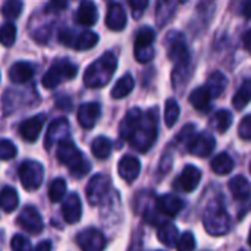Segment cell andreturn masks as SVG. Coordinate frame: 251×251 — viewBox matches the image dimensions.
I'll return each instance as SVG.
<instances>
[{
    "label": "cell",
    "mask_w": 251,
    "mask_h": 251,
    "mask_svg": "<svg viewBox=\"0 0 251 251\" xmlns=\"http://www.w3.org/2000/svg\"><path fill=\"white\" fill-rule=\"evenodd\" d=\"M210 125L218 129L221 134H224L226 129H229V126L232 125V113L229 110H218L213 118L210 119Z\"/></svg>",
    "instance_id": "32"
},
{
    "label": "cell",
    "mask_w": 251,
    "mask_h": 251,
    "mask_svg": "<svg viewBox=\"0 0 251 251\" xmlns=\"http://www.w3.org/2000/svg\"><path fill=\"white\" fill-rule=\"evenodd\" d=\"M16 40V26L12 22L3 24L0 28V44L4 47H10L13 46Z\"/></svg>",
    "instance_id": "37"
},
{
    "label": "cell",
    "mask_w": 251,
    "mask_h": 251,
    "mask_svg": "<svg viewBox=\"0 0 251 251\" xmlns=\"http://www.w3.org/2000/svg\"><path fill=\"white\" fill-rule=\"evenodd\" d=\"M179 118V106L176 103L175 99H169L166 100V106H165V124L166 126L172 128L176 121Z\"/></svg>",
    "instance_id": "35"
},
{
    "label": "cell",
    "mask_w": 251,
    "mask_h": 251,
    "mask_svg": "<svg viewBox=\"0 0 251 251\" xmlns=\"http://www.w3.org/2000/svg\"><path fill=\"white\" fill-rule=\"evenodd\" d=\"M10 247L13 251H32L29 241L22 235H13L10 241Z\"/></svg>",
    "instance_id": "41"
},
{
    "label": "cell",
    "mask_w": 251,
    "mask_h": 251,
    "mask_svg": "<svg viewBox=\"0 0 251 251\" xmlns=\"http://www.w3.org/2000/svg\"><path fill=\"white\" fill-rule=\"evenodd\" d=\"M157 116L159 112L156 109H150L146 113V116H143L138 128L129 138V144L135 150L146 153L154 144L157 138Z\"/></svg>",
    "instance_id": "2"
},
{
    "label": "cell",
    "mask_w": 251,
    "mask_h": 251,
    "mask_svg": "<svg viewBox=\"0 0 251 251\" xmlns=\"http://www.w3.org/2000/svg\"><path fill=\"white\" fill-rule=\"evenodd\" d=\"M56 104H57L60 109H63V110H71V109H72V103H71V100L66 99V97H65L63 100H57Z\"/></svg>",
    "instance_id": "48"
},
{
    "label": "cell",
    "mask_w": 251,
    "mask_h": 251,
    "mask_svg": "<svg viewBox=\"0 0 251 251\" xmlns=\"http://www.w3.org/2000/svg\"><path fill=\"white\" fill-rule=\"evenodd\" d=\"M22 6L21 0H6L1 7V13L7 19H16L22 12Z\"/></svg>",
    "instance_id": "38"
},
{
    "label": "cell",
    "mask_w": 251,
    "mask_h": 251,
    "mask_svg": "<svg viewBox=\"0 0 251 251\" xmlns=\"http://www.w3.org/2000/svg\"><path fill=\"white\" fill-rule=\"evenodd\" d=\"M34 66L28 62H16L9 69V79L13 84H25L34 76Z\"/></svg>",
    "instance_id": "22"
},
{
    "label": "cell",
    "mask_w": 251,
    "mask_h": 251,
    "mask_svg": "<svg viewBox=\"0 0 251 251\" xmlns=\"http://www.w3.org/2000/svg\"><path fill=\"white\" fill-rule=\"evenodd\" d=\"M101 115V107L99 103H84L78 109V122L82 128L91 129Z\"/></svg>",
    "instance_id": "15"
},
{
    "label": "cell",
    "mask_w": 251,
    "mask_h": 251,
    "mask_svg": "<svg viewBox=\"0 0 251 251\" xmlns=\"http://www.w3.org/2000/svg\"><path fill=\"white\" fill-rule=\"evenodd\" d=\"M18 225L29 234H40L44 228L43 219L38 210L32 206H26L18 216Z\"/></svg>",
    "instance_id": "12"
},
{
    "label": "cell",
    "mask_w": 251,
    "mask_h": 251,
    "mask_svg": "<svg viewBox=\"0 0 251 251\" xmlns=\"http://www.w3.org/2000/svg\"><path fill=\"white\" fill-rule=\"evenodd\" d=\"M249 244H250V247H251V231H250V235H249Z\"/></svg>",
    "instance_id": "51"
},
{
    "label": "cell",
    "mask_w": 251,
    "mask_h": 251,
    "mask_svg": "<svg viewBox=\"0 0 251 251\" xmlns=\"http://www.w3.org/2000/svg\"><path fill=\"white\" fill-rule=\"evenodd\" d=\"M118 66V59L112 51L104 53L96 62H93L85 74H84V84L88 88H101L109 84Z\"/></svg>",
    "instance_id": "1"
},
{
    "label": "cell",
    "mask_w": 251,
    "mask_h": 251,
    "mask_svg": "<svg viewBox=\"0 0 251 251\" xmlns=\"http://www.w3.org/2000/svg\"><path fill=\"white\" fill-rule=\"evenodd\" d=\"M129 6H131L134 15L138 18L141 15V12L149 6V0H129Z\"/></svg>",
    "instance_id": "45"
},
{
    "label": "cell",
    "mask_w": 251,
    "mask_h": 251,
    "mask_svg": "<svg viewBox=\"0 0 251 251\" xmlns=\"http://www.w3.org/2000/svg\"><path fill=\"white\" fill-rule=\"evenodd\" d=\"M176 250L178 251H194L196 250V238L191 232H184L178 241H176Z\"/></svg>",
    "instance_id": "40"
},
{
    "label": "cell",
    "mask_w": 251,
    "mask_h": 251,
    "mask_svg": "<svg viewBox=\"0 0 251 251\" xmlns=\"http://www.w3.org/2000/svg\"><path fill=\"white\" fill-rule=\"evenodd\" d=\"M160 1H168V0H160Z\"/></svg>",
    "instance_id": "52"
},
{
    "label": "cell",
    "mask_w": 251,
    "mask_h": 251,
    "mask_svg": "<svg viewBox=\"0 0 251 251\" xmlns=\"http://www.w3.org/2000/svg\"><path fill=\"white\" fill-rule=\"evenodd\" d=\"M226 85H228V78H226L225 74H222L221 71H213V72L209 75L207 84H206V87H207V90H209L212 99H213V97H219V96L225 91Z\"/></svg>",
    "instance_id": "23"
},
{
    "label": "cell",
    "mask_w": 251,
    "mask_h": 251,
    "mask_svg": "<svg viewBox=\"0 0 251 251\" xmlns=\"http://www.w3.org/2000/svg\"><path fill=\"white\" fill-rule=\"evenodd\" d=\"M251 101V79H247L243 82V85L240 87V90L235 93L234 99H232V104L237 110L244 109Z\"/></svg>",
    "instance_id": "31"
},
{
    "label": "cell",
    "mask_w": 251,
    "mask_h": 251,
    "mask_svg": "<svg viewBox=\"0 0 251 251\" xmlns=\"http://www.w3.org/2000/svg\"><path fill=\"white\" fill-rule=\"evenodd\" d=\"M99 19L97 6L91 0H81L78 12H76V22L84 26H93Z\"/></svg>",
    "instance_id": "21"
},
{
    "label": "cell",
    "mask_w": 251,
    "mask_h": 251,
    "mask_svg": "<svg viewBox=\"0 0 251 251\" xmlns=\"http://www.w3.org/2000/svg\"><path fill=\"white\" fill-rule=\"evenodd\" d=\"M66 194V182L63 178H57L54 179L50 187H49V199L53 203H57L63 199V196Z\"/></svg>",
    "instance_id": "36"
},
{
    "label": "cell",
    "mask_w": 251,
    "mask_h": 251,
    "mask_svg": "<svg viewBox=\"0 0 251 251\" xmlns=\"http://www.w3.org/2000/svg\"><path fill=\"white\" fill-rule=\"evenodd\" d=\"M106 25L112 31H122L126 25V12L119 3H110L106 13Z\"/></svg>",
    "instance_id": "17"
},
{
    "label": "cell",
    "mask_w": 251,
    "mask_h": 251,
    "mask_svg": "<svg viewBox=\"0 0 251 251\" xmlns=\"http://www.w3.org/2000/svg\"><path fill=\"white\" fill-rule=\"evenodd\" d=\"M141 119H143V112H141L138 107L131 109V110L125 115V118L122 119V122H121V126H119V134H121V137H122L124 140L129 141V138L132 137V134H134L135 129L138 128Z\"/></svg>",
    "instance_id": "18"
},
{
    "label": "cell",
    "mask_w": 251,
    "mask_h": 251,
    "mask_svg": "<svg viewBox=\"0 0 251 251\" xmlns=\"http://www.w3.org/2000/svg\"><path fill=\"white\" fill-rule=\"evenodd\" d=\"M68 7V0H50L49 9H54V10H63Z\"/></svg>",
    "instance_id": "47"
},
{
    "label": "cell",
    "mask_w": 251,
    "mask_h": 251,
    "mask_svg": "<svg viewBox=\"0 0 251 251\" xmlns=\"http://www.w3.org/2000/svg\"><path fill=\"white\" fill-rule=\"evenodd\" d=\"M210 166H212V171L215 174H218V175H228L234 169V160H232V157L228 153H221V154H218L212 160Z\"/></svg>",
    "instance_id": "29"
},
{
    "label": "cell",
    "mask_w": 251,
    "mask_h": 251,
    "mask_svg": "<svg viewBox=\"0 0 251 251\" xmlns=\"http://www.w3.org/2000/svg\"><path fill=\"white\" fill-rule=\"evenodd\" d=\"M200 179H201V172L199 171V168L193 166V165H188L184 168V171L181 172L179 178H178V187L185 191V193H191L194 191L199 184H200Z\"/></svg>",
    "instance_id": "19"
},
{
    "label": "cell",
    "mask_w": 251,
    "mask_h": 251,
    "mask_svg": "<svg viewBox=\"0 0 251 251\" xmlns=\"http://www.w3.org/2000/svg\"><path fill=\"white\" fill-rule=\"evenodd\" d=\"M43 176H44L43 166H41V163H38L35 160H25L19 166V179H21V184L28 191L38 190L40 185H41V182H43Z\"/></svg>",
    "instance_id": "6"
},
{
    "label": "cell",
    "mask_w": 251,
    "mask_h": 251,
    "mask_svg": "<svg viewBox=\"0 0 251 251\" xmlns=\"http://www.w3.org/2000/svg\"><path fill=\"white\" fill-rule=\"evenodd\" d=\"M134 85H135V81H134L132 75H129V74L124 75V76L119 78L118 82L113 85V88H112V97L116 99V100L126 97V96L134 90Z\"/></svg>",
    "instance_id": "26"
},
{
    "label": "cell",
    "mask_w": 251,
    "mask_h": 251,
    "mask_svg": "<svg viewBox=\"0 0 251 251\" xmlns=\"http://www.w3.org/2000/svg\"><path fill=\"white\" fill-rule=\"evenodd\" d=\"M99 43V35L93 31H84L75 38L74 47L76 50H90Z\"/></svg>",
    "instance_id": "33"
},
{
    "label": "cell",
    "mask_w": 251,
    "mask_h": 251,
    "mask_svg": "<svg viewBox=\"0 0 251 251\" xmlns=\"http://www.w3.org/2000/svg\"><path fill=\"white\" fill-rule=\"evenodd\" d=\"M240 12L244 18L250 19L251 18V0H243L241 1V7H240Z\"/></svg>",
    "instance_id": "46"
},
{
    "label": "cell",
    "mask_w": 251,
    "mask_h": 251,
    "mask_svg": "<svg viewBox=\"0 0 251 251\" xmlns=\"http://www.w3.org/2000/svg\"><path fill=\"white\" fill-rule=\"evenodd\" d=\"M157 238L166 247H174V246H176V241L179 238V234H178V229H176V226L174 224L166 222V224H163V225L159 226Z\"/></svg>",
    "instance_id": "25"
},
{
    "label": "cell",
    "mask_w": 251,
    "mask_h": 251,
    "mask_svg": "<svg viewBox=\"0 0 251 251\" xmlns=\"http://www.w3.org/2000/svg\"><path fill=\"white\" fill-rule=\"evenodd\" d=\"M69 131H71V126H69L68 119H65V118L54 119L47 128L46 138H44V147L51 149L54 144H60L63 140L68 138Z\"/></svg>",
    "instance_id": "10"
},
{
    "label": "cell",
    "mask_w": 251,
    "mask_h": 251,
    "mask_svg": "<svg viewBox=\"0 0 251 251\" xmlns=\"http://www.w3.org/2000/svg\"><path fill=\"white\" fill-rule=\"evenodd\" d=\"M62 215L66 224H76L81 219L82 215V204H81V199L78 197V194L72 193L69 194L63 204H62Z\"/></svg>",
    "instance_id": "14"
},
{
    "label": "cell",
    "mask_w": 251,
    "mask_h": 251,
    "mask_svg": "<svg viewBox=\"0 0 251 251\" xmlns=\"http://www.w3.org/2000/svg\"><path fill=\"white\" fill-rule=\"evenodd\" d=\"M250 172H251V163H250Z\"/></svg>",
    "instance_id": "53"
},
{
    "label": "cell",
    "mask_w": 251,
    "mask_h": 251,
    "mask_svg": "<svg viewBox=\"0 0 251 251\" xmlns=\"http://www.w3.org/2000/svg\"><path fill=\"white\" fill-rule=\"evenodd\" d=\"M32 251H51V243L50 241H41L37 244V247Z\"/></svg>",
    "instance_id": "49"
},
{
    "label": "cell",
    "mask_w": 251,
    "mask_h": 251,
    "mask_svg": "<svg viewBox=\"0 0 251 251\" xmlns=\"http://www.w3.org/2000/svg\"><path fill=\"white\" fill-rule=\"evenodd\" d=\"M243 41H244V46H246L247 51H250L251 53V29H249V31L244 34V38H243Z\"/></svg>",
    "instance_id": "50"
},
{
    "label": "cell",
    "mask_w": 251,
    "mask_h": 251,
    "mask_svg": "<svg viewBox=\"0 0 251 251\" xmlns=\"http://www.w3.org/2000/svg\"><path fill=\"white\" fill-rule=\"evenodd\" d=\"M57 159L62 165L69 168L71 174L75 178H82L90 172V163L85 160L84 154L78 150V147L71 140H63L57 144Z\"/></svg>",
    "instance_id": "3"
},
{
    "label": "cell",
    "mask_w": 251,
    "mask_h": 251,
    "mask_svg": "<svg viewBox=\"0 0 251 251\" xmlns=\"http://www.w3.org/2000/svg\"><path fill=\"white\" fill-rule=\"evenodd\" d=\"M44 122H46V115L44 113L35 115V116L24 121L21 124V126H19V132H21L22 138L25 141H28V143H34L38 138Z\"/></svg>",
    "instance_id": "13"
},
{
    "label": "cell",
    "mask_w": 251,
    "mask_h": 251,
    "mask_svg": "<svg viewBox=\"0 0 251 251\" xmlns=\"http://www.w3.org/2000/svg\"><path fill=\"white\" fill-rule=\"evenodd\" d=\"M109 190H110V178L103 174L94 175L87 184V190H85L88 203L91 206L100 204L104 200V197L109 194Z\"/></svg>",
    "instance_id": "7"
},
{
    "label": "cell",
    "mask_w": 251,
    "mask_h": 251,
    "mask_svg": "<svg viewBox=\"0 0 251 251\" xmlns=\"http://www.w3.org/2000/svg\"><path fill=\"white\" fill-rule=\"evenodd\" d=\"M229 191L237 200H246L251 194V184L244 176H235L229 181Z\"/></svg>",
    "instance_id": "24"
},
{
    "label": "cell",
    "mask_w": 251,
    "mask_h": 251,
    "mask_svg": "<svg viewBox=\"0 0 251 251\" xmlns=\"http://www.w3.org/2000/svg\"><path fill=\"white\" fill-rule=\"evenodd\" d=\"M216 147V140L210 132H200L188 141V151L197 157H207Z\"/></svg>",
    "instance_id": "11"
},
{
    "label": "cell",
    "mask_w": 251,
    "mask_h": 251,
    "mask_svg": "<svg viewBox=\"0 0 251 251\" xmlns=\"http://www.w3.org/2000/svg\"><path fill=\"white\" fill-rule=\"evenodd\" d=\"M238 135L243 138V140H251V115H247L240 126H238Z\"/></svg>",
    "instance_id": "42"
},
{
    "label": "cell",
    "mask_w": 251,
    "mask_h": 251,
    "mask_svg": "<svg viewBox=\"0 0 251 251\" xmlns=\"http://www.w3.org/2000/svg\"><path fill=\"white\" fill-rule=\"evenodd\" d=\"M91 151L97 159H107L112 153V141L106 137H97L91 143Z\"/></svg>",
    "instance_id": "30"
},
{
    "label": "cell",
    "mask_w": 251,
    "mask_h": 251,
    "mask_svg": "<svg viewBox=\"0 0 251 251\" xmlns=\"http://www.w3.org/2000/svg\"><path fill=\"white\" fill-rule=\"evenodd\" d=\"M140 171H141V163L137 157L134 156H124L121 160H119V165H118V172H119V176L126 181V182H132L138 178L140 175Z\"/></svg>",
    "instance_id": "16"
},
{
    "label": "cell",
    "mask_w": 251,
    "mask_h": 251,
    "mask_svg": "<svg viewBox=\"0 0 251 251\" xmlns=\"http://www.w3.org/2000/svg\"><path fill=\"white\" fill-rule=\"evenodd\" d=\"M59 37V41L65 46H74L75 44V38H74V31L69 29V28H63L59 31L57 34Z\"/></svg>",
    "instance_id": "43"
},
{
    "label": "cell",
    "mask_w": 251,
    "mask_h": 251,
    "mask_svg": "<svg viewBox=\"0 0 251 251\" xmlns=\"http://www.w3.org/2000/svg\"><path fill=\"white\" fill-rule=\"evenodd\" d=\"M203 224L210 235L221 237L228 234L231 228V218L219 201H212L204 210Z\"/></svg>",
    "instance_id": "4"
},
{
    "label": "cell",
    "mask_w": 251,
    "mask_h": 251,
    "mask_svg": "<svg viewBox=\"0 0 251 251\" xmlns=\"http://www.w3.org/2000/svg\"><path fill=\"white\" fill-rule=\"evenodd\" d=\"M156 38L154 29L150 26H144L137 32L135 37V49H147L153 46V41Z\"/></svg>",
    "instance_id": "34"
},
{
    "label": "cell",
    "mask_w": 251,
    "mask_h": 251,
    "mask_svg": "<svg viewBox=\"0 0 251 251\" xmlns=\"http://www.w3.org/2000/svg\"><path fill=\"white\" fill-rule=\"evenodd\" d=\"M212 96L207 90V87H197L196 90H193V93L190 94V103L197 109V110H206L210 104Z\"/></svg>",
    "instance_id": "28"
},
{
    "label": "cell",
    "mask_w": 251,
    "mask_h": 251,
    "mask_svg": "<svg viewBox=\"0 0 251 251\" xmlns=\"http://www.w3.org/2000/svg\"><path fill=\"white\" fill-rule=\"evenodd\" d=\"M78 74V68L76 65H74L71 60L68 59H57L51 63V66L49 68V71L44 74L41 84L44 88L47 90H53L56 88L62 81L65 79H72L75 78Z\"/></svg>",
    "instance_id": "5"
},
{
    "label": "cell",
    "mask_w": 251,
    "mask_h": 251,
    "mask_svg": "<svg viewBox=\"0 0 251 251\" xmlns=\"http://www.w3.org/2000/svg\"><path fill=\"white\" fill-rule=\"evenodd\" d=\"M76 243L82 251H103L106 247L104 235L94 228L84 229L76 235Z\"/></svg>",
    "instance_id": "9"
},
{
    "label": "cell",
    "mask_w": 251,
    "mask_h": 251,
    "mask_svg": "<svg viewBox=\"0 0 251 251\" xmlns=\"http://www.w3.org/2000/svg\"><path fill=\"white\" fill-rule=\"evenodd\" d=\"M194 135H196V126H194V125H191V124H188V125H185V126L181 129V132L178 134L176 140L188 143Z\"/></svg>",
    "instance_id": "44"
},
{
    "label": "cell",
    "mask_w": 251,
    "mask_h": 251,
    "mask_svg": "<svg viewBox=\"0 0 251 251\" xmlns=\"http://www.w3.org/2000/svg\"><path fill=\"white\" fill-rule=\"evenodd\" d=\"M18 203H19V197H18V193L15 188L4 187L0 191V207L3 212H6V213L13 212L18 207Z\"/></svg>",
    "instance_id": "27"
},
{
    "label": "cell",
    "mask_w": 251,
    "mask_h": 251,
    "mask_svg": "<svg viewBox=\"0 0 251 251\" xmlns=\"http://www.w3.org/2000/svg\"><path fill=\"white\" fill-rule=\"evenodd\" d=\"M156 206L165 216L174 218L184 209V201L174 194H165L156 200Z\"/></svg>",
    "instance_id": "20"
},
{
    "label": "cell",
    "mask_w": 251,
    "mask_h": 251,
    "mask_svg": "<svg viewBox=\"0 0 251 251\" xmlns=\"http://www.w3.org/2000/svg\"><path fill=\"white\" fill-rule=\"evenodd\" d=\"M168 57L175 63V66L190 63L188 62V49L185 38L181 32H171L168 37Z\"/></svg>",
    "instance_id": "8"
},
{
    "label": "cell",
    "mask_w": 251,
    "mask_h": 251,
    "mask_svg": "<svg viewBox=\"0 0 251 251\" xmlns=\"http://www.w3.org/2000/svg\"><path fill=\"white\" fill-rule=\"evenodd\" d=\"M16 153H18L16 146L10 140L6 138L0 140V160H10L16 156Z\"/></svg>",
    "instance_id": "39"
}]
</instances>
